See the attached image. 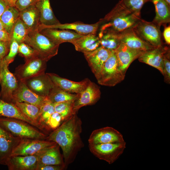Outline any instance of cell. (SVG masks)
Segmentation results:
<instances>
[{"label":"cell","instance_id":"4","mask_svg":"<svg viewBox=\"0 0 170 170\" xmlns=\"http://www.w3.org/2000/svg\"><path fill=\"white\" fill-rule=\"evenodd\" d=\"M24 42L47 62L58 54L60 45L54 42L37 29L30 32Z\"/></svg>","mask_w":170,"mask_h":170},{"label":"cell","instance_id":"8","mask_svg":"<svg viewBox=\"0 0 170 170\" xmlns=\"http://www.w3.org/2000/svg\"><path fill=\"white\" fill-rule=\"evenodd\" d=\"M160 27L153 22L140 19L132 28L143 40L155 47L163 44Z\"/></svg>","mask_w":170,"mask_h":170},{"label":"cell","instance_id":"41","mask_svg":"<svg viewBox=\"0 0 170 170\" xmlns=\"http://www.w3.org/2000/svg\"><path fill=\"white\" fill-rule=\"evenodd\" d=\"M64 121L62 117L58 113L54 112L50 117L47 124L48 132H51L58 128Z\"/></svg>","mask_w":170,"mask_h":170},{"label":"cell","instance_id":"38","mask_svg":"<svg viewBox=\"0 0 170 170\" xmlns=\"http://www.w3.org/2000/svg\"><path fill=\"white\" fill-rule=\"evenodd\" d=\"M19 45V44L16 41L11 40L9 52L1 61L9 66L14 61L18 53Z\"/></svg>","mask_w":170,"mask_h":170},{"label":"cell","instance_id":"36","mask_svg":"<svg viewBox=\"0 0 170 170\" xmlns=\"http://www.w3.org/2000/svg\"><path fill=\"white\" fill-rule=\"evenodd\" d=\"M73 101H68L54 103L55 111L60 115L64 121L75 114L73 111Z\"/></svg>","mask_w":170,"mask_h":170},{"label":"cell","instance_id":"39","mask_svg":"<svg viewBox=\"0 0 170 170\" xmlns=\"http://www.w3.org/2000/svg\"><path fill=\"white\" fill-rule=\"evenodd\" d=\"M18 53L25 58V61L38 55L35 50L24 42L19 44Z\"/></svg>","mask_w":170,"mask_h":170},{"label":"cell","instance_id":"37","mask_svg":"<svg viewBox=\"0 0 170 170\" xmlns=\"http://www.w3.org/2000/svg\"><path fill=\"white\" fill-rule=\"evenodd\" d=\"M150 0H120L119 2L132 11L140 15V11L144 4Z\"/></svg>","mask_w":170,"mask_h":170},{"label":"cell","instance_id":"14","mask_svg":"<svg viewBox=\"0 0 170 170\" xmlns=\"http://www.w3.org/2000/svg\"><path fill=\"white\" fill-rule=\"evenodd\" d=\"M111 51L100 46L93 51L84 54L85 57L96 78L102 70Z\"/></svg>","mask_w":170,"mask_h":170},{"label":"cell","instance_id":"45","mask_svg":"<svg viewBox=\"0 0 170 170\" xmlns=\"http://www.w3.org/2000/svg\"><path fill=\"white\" fill-rule=\"evenodd\" d=\"M10 35L5 30H0V41L10 42Z\"/></svg>","mask_w":170,"mask_h":170},{"label":"cell","instance_id":"17","mask_svg":"<svg viewBox=\"0 0 170 170\" xmlns=\"http://www.w3.org/2000/svg\"><path fill=\"white\" fill-rule=\"evenodd\" d=\"M54 84L63 90L69 93L77 94L83 90L90 81L86 78L80 82H75L60 76L54 73H46Z\"/></svg>","mask_w":170,"mask_h":170},{"label":"cell","instance_id":"7","mask_svg":"<svg viewBox=\"0 0 170 170\" xmlns=\"http://www.w3.org/2000/svg\"><path fill=\"white\" fill-rule=\"evenodd\" d=\"M16 68L14 74L19 81H25L45 73L47 61L38 55L26 61Z\"/></svg>","mask_w":170,"mask_h":170},{"label":"cell","instance_id":"27","mask_svg":"<svg viewBox=\"0 0 170 170\" xmlns=\"http://www.w3.org/2000/svg\"><path fill=\"white\" fill-rule=\"evenodd\" d=\"M70 43L74 45L76 51L83 54L93 51L100 46L99 38L96 34L83 35Z\"/></svg>","mask_w":170,"mask_h":170},{"label":"cell","instance_id":"26","mask_svg":"<svg viewBox=\"0 0 170 170\" xmlns=\"http://www.w3.org/2000/svg\"><path fill=\"white\" fill-rule=\"evenodd\" d=\"M35 5L39 12L40 25L49 26L60 23L53 12L50 0H39Z\"/></svg>","mask_w":170,"mask_h":170},{"label":"cell","instance_id":"5","mask_svg":"<svg viewBox=\"0 0 170 170\" xmlns=\"http://www.w3.org/2000/svg\"><path fill=\"white\" fill-rule=\"evenodd\" d=\"M125 76V75L118 66L115 51H111L102 70L96 79L99 84L113 87L123 81Z\"/></svg>","mask_w":170,"mask_h":170},{"label":"cell","instance_id":"10","mask_svg":"<svg viewBox=\"0 0 170 170\" xmlns=\"http://www.w3.org/2000/svg\"><path fill=\"white\" fill-rule=\"evenodd\" d=\"M8 67L1 61L0 98L4 101L13 103V94L18 87L19 81L14 74L9 71Z\"/></svg>","mask_w":170,"mask_h":170},{"label":"cell","instance_id":"21","mask_svg":"<svg viewBox=\"0 0 170 170\" xmlns=\"http://www.w3.org/2000/svg\"><path fill=\"white\" fill-rule=\"evenodd\" d=\"M0 116L22 120L29 123L46 133L44 128L40 124L26 116L14 104L4 101L0 98Z\"/></svg>","mask_w":170,"mask_h":170},{"label":"cell","instance_id":"24","mask_svg":"<svg viewBox=\"0 0 170 170\" xmlns=\"http://www.w3.org/2000/svg\"><path fill=\"white\" fill-rule=\"evenodd\" d=\"M38 30L54 42L59 45L64 42L70 43L73 40L83 36L74 31L67 29L46 28Z\"/></svg>","mask_w":170,"mask_h":170},{"label":"cell","instance_id":"11","mask_svg":"<svg viewBox=\"0 0 170 170\" xmlns=\"http://www.w3.org/2000/svg\"><path fill=\"white\" fill-rule=\"evenodd\" d=\"M101 94L99 87L90 81L83 90L76 94V98L73 101L74 113H77L82 107L95 104L100 99Z\"/></svg>","mask_w":170,"mask_h":170},{"label":"cell","instance_id":"2","mask_svg":"<svg viewBox=\"0 0 170 170\" xmlns=\"http://www.w3.org/2000/svg\"><path fill=\"white\" fill-rule=\"evenodd\" d=\"M140 15L128 9L119 2L103 19L99 28L119 34L132 28L141 19Z\"/></svg>","mask_w":170,"mask_h":170},{"label":"cell","instance_id":"16","mask_svg":"<svg viewBox=\"0 0 170 170\" xmlns=\"http://www.w3.org/2000/svg\"><path fill=\"white\" fill-rule=\"evenodd\" d=\"M101 23L100 20L93 24H85L81 22L76 21L71 23L60 24L49 26L39 25L38 30L46 28L67 29L74 31L82 35L90 34H96Z\"/></svg>","mask_w":170,"mask_h":170},{"label":"cell","instance_id":"33","mask_svg":"<svg viewBox=\"0 0 170 170\" xmlns=\"http://www.w3.org/2000/svg\"><path fill=\"white\" fill-rule=\"evenodd\" d=\"M76 96V94L68 93L54 85L48 98L51 102L55 103L66 101H74Z\"/></svg>","mask_w":170,"mask_h":170},{"label":"cell","instance_id":"47","mask_svg":"<svg viewBox=\"0 0 170 170\" xmlns=\"http://www.w3.org/2000/svg\"><path fill=\"white\" fill-rule=\"evenodd\" d=\"M9 6L5 0H0V18Z\"/></svg>","mask_w":170,"mask_h":170},{"label":"cell","instance_id":"23","mask_svg":"<svg viewBox=\"0 0 170 170\" xmlns=\"http://www.w3.org/2000/svg\"><path fill=\"white\" fill-rule=\"evenodd\" d=\"M60 146L56 143L50 146L37 154L38 165H59L67 167L61 154Z\"/></svg>","mask_w":170,"mask_h":170},{"label":"cell","instance_id":"32","mask_svg":"<svg viewBox=\"0 0 170 170\" xmlns=\"http://www.w3.org/2000/svg\"><path fill=\"white\" fill-rule=\"evenodd\" d=\"M54 112V103L49 99L40 108L37 121L47 133L48 132L47 128V123L50 117Z\"/></svg>","mask_w":170,"mask_h":170},{"label":"cell","instance_id":"29","mask_svg":"<svg viewBox=\"0 0 170 170\" xmlns=\"http://www.w3.org/2000/svg\"><path fill=\"white\" fill-rule=\"evenodd\" d=\"M154 5L156 16L153 21L160 26L170 21V6L165 0H150Z\"/></svg>","mask_w":170,"mask_h":170},{"label":"cell","instance_id":"6","mask_svg":"<svg viewBox=\"0 0 170 170\" xmlns=\"http://www.w3.org/2000/svg\"><path fill=\"white\" fill-rule=\"evenodd\" d=\"M126 143H108L98 144H89L90 152L96 157L109 164L116 161L123 153Z\"/></svg>","mask_w":170,"mask_h":170},{"label":"cell","instance_id":"15","mask_svg":"<svg viewBox=\"0 0 170 170\" xmlns=\"http://www.w3.org/2000/svg\"><path fill=\"white\" fill-rule=\"evenodd\" d=\"M169 49V47L162 44L144 51L139 57L138 60L157 69L163 75V56Z\"/></svg>","mask_w":170,"mask_h":170},{"label":"cell","instance_id":"18","mask_svg":"<svg viewBox=\"0 0 170 170\" xmlns=\"http://www.w3.org/2000/svg\"><path fill=\"white\" fill-rule=\"evenodd\" d=\"M115 51L118 66L125 75L131 64L144 52L130 48L121 43Z\"/></svg>","mask_w":170,"mask_h":170},{"label":"cell","instance_id":"20","mask_svg":"<svg viewBox=\"0 0 170 170\" xmlns=\"http://www.w3.org/2000/svg\"><path fill=\"white\" fill-rule=\"evenodd\" d=\"M37 154L10 156L5 165L9 170H36L38 164Z\"/></svg>","mask_w":170,"mask_h":170},{"label":"cell","instance_id":"46","mask_svg":"<svg viewBox=\"0 0 170 170\" xmlns=\"http://www.w3.org/2000/svg\"><path fill=\"white\" fill-rule=\"evenodd\" d=\"M163 36L166 43L168 45L170 44V26H166L163 32Z\"/></svg>","mask_w":170,"mask_h":170},{"label":"cell","instance_id":"34","mask_svg":"<svg viewBox=\"0 0 170 170\" xmlns=\"http://www.w3.org/2000/svg\"><path fill=\"white\" fill-rule=\"evenodd\" d=\"M29 31L19 18L14 24L10 34L11 40L16 41L19 44L24 42Z\"/></svg>","mask_w":170,"mask_h":170},{"label":"cell","instance_id":"25","mask_svg":"<svg viewBox=\"0 0 170 170\" xmlns=\"http://www.w3.org/2000/svg\"><path fill=\"white\" fill-rule=\"evenodd\" d=\"M119 36L121 43L133 49L145 51L156 47L142 39L133 28L119 34Z\"/></svg>","mask_w":170,"mask_h":170},{"label":"cell","instance_id":"42","mask_svg":"<svg viewBox=\"0 0 170 170\" xmlns=\"http://www.w3.org/2000/svg\"><path fill=\"white\" fill-rule=\"evenodd\" d=\"M38 0H17L15 6L19 11H21L31 5L35 4Z\"/></svg>","mask_w":170,"mask_h":170},{"label":"cell","instance_id":"22","mask_svg":"<svg viewBox=\"0 0 170 170\" xmlns=\"http://www.w3.org/2000/svg\"><path fill=\"white\" fill-rule=\"evenodd\" d=\"M20 139L13 136L0 126V164L5 165Z\"/></svg>","mask_w":170,"mask_h":170},{"label":"cell","instance_id":"48","mask_svg":"<svg viewBox=\"0 0 170 170\" xmlns=\"http://www.w3.org/2000/svg\"><path fill=\"white\" fill-rule=\"evenodd\" d=\"M8 3L9 6H15V4L17 0H5Z\"/></svg>","mask_w":170,"mask_h":170},{"label":"cell","instance_id":"31","mask_svg":"<svg viewBox=\"0 0 170 170\" xmlns=\"http://www.w3.org/2000/svg\"><path fill=\"white\" fill-rule=\"evenodd\" d=\"M19 15L20 11L15 6H8L0 18L4 30L10 35Z\"/></svg>","mask_w":170,"mask_h":170},{"label":"cell","instance_id":"50","mask_svg":"<svg viewBox=\"0 0 170 170\" xmlns=\"http://www.w3.org/2000/svg\"><path fill=\"white\" fill-rule=\"evenodd\" d=\"M168 5L170 6V0H165Z\"/></svg>","mask_w":170,"mask_h":170},{"label":"cell","instance_id":"40","mask_svg":"<svg viewBox=\"0 0 170 170\" xmlns=\"http://www.w3.org/2000/svg\"><path fill=\"white\" fill-rule=\"evenodd\" d=\"M164 81L167 84L170 83V48L164 54L163 59V75Z\"/></svg>","mask_w":170,"mask_h":170},{"label":"cell","instance_id":"19","mask_svg":"<svg viewBox=\"0 0 170 170\" xmlns=\"http://www.w3.org/2000/svg\"><path fill=\"white\" fill-rule=\"evenodd\" d=\"M27 87L37 94L48 97L54 85L47 73H43L25 81Z\"/></svg>","mask_w":170,"mask_h":170},{"label":"cell","instance_id":"13","mask_svg":"<svg viewBox=\"0 0 170 170\" xmlns=\"http://www.w3.org/2000/svg\"><path fill=\"white\" fill-rule=\"evenodd\" d=\"M13 103L26 102L41 107L48 99L39 95L29 89L23 81H19L18 88L13 94Z\"/></svg>","mask_w":170,"mask_h":170},{"label":"cell","instance_id":"49","mask_svg":"<svg viewBox=\"0 0 170 170\" xmlns=\"http://www.w3.org/2000/svg\"><path fill=\"white\" fill-rule=\"evenodd\" d=\"M4 29V26L2 21L0 20V30H3Z\"/></svg>","mask_w":170,"mask_h":170},{"label":"cell","instance_id":"44","mask_svg":"<svg viewBox=\"0 0 170 170\" xmlns=\"http://www.w3.org/2000/svg\"><path fill=\"white\" fill-rule=\"evenodd\" d=\"M66 167L59 165H38L36 170H62Z\"/></svg>","mask_w":170,"mask_h":170},{"label":"cell","instance_id":"9","mask_svg":"<svg viewBox=\"0 0 170 170\" xmlns=\"http://www.w3.org/2000/svg\"><path fill=\"white\" fill-rule=\"evenodd\" d=\"M56 144L54 142L45 139H21L13 149L10 156L36 155Z\"/></svg>","mask_w":170,"mask_h":170},{"label":"cell","instance_id":"3","mask_svg":"<svg viewBox=\"0 0 170 170\" xmlns=\"http://www.w3.org/2000/svg\"><path fill=\"white\" fill-rule=\"evenodd\" d=\"M0 126L13 136L20 139H46V133L25 121L0 116Z\"/></svg>","mask_w":170,"mask_h":170},{"label":"cell","instance_id":"28","mask_svg":"<svg viewBox=\"0 0 170 170\" xmlns=\"http://www.w3.org/2000/svg\"><path fill=\"white\" fill-rule=\"evenodd\" d=\"M19 18L29 32L37 29L40 25V13L35 4L20 11Z\"/></svg>","mask_w":170,"mask_h":170},{"label":"cell","instance_id":"43","mask_svg":"<svg viewBox=\"0 0 170 170\" xmlns=\"http://www.w3.org/2000/svg\"><path fill=\"white\" fill-rule=\"evenodd\" d=\"M10 42L0 41V60L1 61L8 54Z\"/></svg>","mask_w":170,"mask_h":170},{"label":"cell","instance_id":"51","mask_svg":"<svg viewBox=\"0 0 170 170\" xmlns=\"http://www.w3.org/2000/svg\"><path fill=\"white\" fill-rule=\"evenodd\" d=\"M1 60H0V69H1Z\"/></svg>","mask_w":170,"mask_h":170},{"label":"cell","instance_id":"1","mask_svg":"<svg viewBox=\"0 0 170 170\" xmlns=\"http://www.w3.org/2000/svg\"><path fill=\"white\" fill-rule=\"evenodd\" d=\"M82 124L81 119L77 113L75 114L64 121L46 138L45 140L55 142L61 148L66 167L73 162L84 146L81 136Z\"/></svg>","mask_w":170,"mask_h":170},{"label":"cell","instance_id":"12","mask_svg":"<svg viewBox=\"0 0 170 170\" xmlns=\"http://www.w3.org/2000/svg\"><path fill=\"white\" fill-rule=\"evenodd\" d=\"M89 144H98L125 142L122 134L114 128L106 127L94 130L88 139Z\"/></svg>","mask_w":170,"mask_h":170},{"label":"cell","instance_id":"35","mask_svg":"<svg viewBox=\"0 0 170 170\" xmlns=\"http://www.w3.org/2000/svg\"><path fill=\"white\" fill-rule=\"evenodd\" d=\"M14 104L26 116L39 123L37 121L40 107L26 102H16Z\"/></svg>","mask_w":170,"mask_h":170},{"label":"cell","instance_id":"30","mask_svg":"<svg viewBox=\"0 0 170 170\" xmlns=\"http://www.w3.org/2000/svg\"><path fill=\"white\" fill-rule=\"evenodd\" d=\"M118 34L112 31L99 29L98 35L100 46L110 51H115L121 43Z\"/></svg>","mask_w":170,"mask_h":170}]
</instances>
